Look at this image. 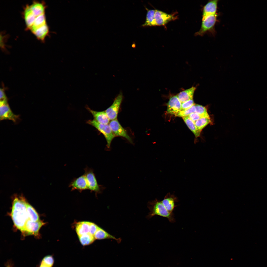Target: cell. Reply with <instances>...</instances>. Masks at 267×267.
I'll return each mask as SVG.
<instances>
[{
    "instance_id": "cell-13",
    "label": "cell",
    "mask_w": 267,
    "mask_h": 267,
    "mask_svg": "<svg viewBox=\"0 0 267 267\" xmlns=\"http://www.w3.org/2000/svg\"><path fill=\"white\" fill-rule=\"evenodd\" d=\"M219 0H209L204 6L202 9V17L218 14V4Z\"/></svg>"
},
{
    "instance_id": "cell-29",
    "label": "cell",
    "mask_w": 267,
    "mask_h": 267,
    "mask_svg": "<svg viewBox=\"0 0 267 267\" xmlns=\"http://www.w3.org/2000/svg\"><path fill=\"white\" fill-rule=\"evenodd\" d=\"M195 104L189 109L184 110L180 111L177 114L176 116L182 117L188 116L193 113L195 112L196 108Z\"/></svg>"
},
{
    "instance_id": "cell-17",
    "label": "cell",
    "mask_w": 267,
    "mask_h": 267,
    "mask_svg": "<svg viewBox=\"0 0 267 267\" xmlns=\"http://www.w3.org/2000/svg\"><path fill=\"white\" fill-rule=\"evenodd\" d=\"M196 88L192 87L190 88L182 91L177 95L181 103L193 99Z\"/></svg>"
},
{
    "instance_id": "cell-23",
    "label": "cell",
    "mask_w": 267,
    "mask_h": 267,
    "mask_svg": "<svg viewBox=\"0 0 267 267\" xmlns=\"http://www.w3.org/2000/svg\"><path fill=\"white\" fill-rule=\"evenodd\" d=\"M78 237L80 243L83 246L91 244L95 239L94 236L89 233L78 236Z\"/></svg>"
},
{
    "instance_id": "cell-1",
    "label": "cell",
    "mask_w": 267,
    "mask_h": 267,
    "mask_svg": "<svg viewBox=\"0 0 267 267\" xmlns=\"http://www.w3.org/2000/svg\"><path fill=\"white\" fill-rule=\"evenodd\" d=\"M27 202L22 196H15L12 204L11 216L14 225L22 232L28 219L26 208Z\"/></svg>"
},
{
    "instance_id": "cell-21",
    "label": "cell",
    "mask_w": 267,
    "mask_h": 267,
    "mask_svg": "<svg viewBox=\"0 0 267 267\" xmlns=\"http://www.w3.org/2000/svg\"><path fill=\"white\" fill-rule=\"evenodd\" d=\"M45 14L36 16L33 26L30 29L33 33L38 28L46 24Z\"/></svg>"
},
{
    "instance_id": "cell-11",
    "label": "cell",
    "mask_w": 267,
    "mask_h": 267,
    "mask_svg": "<svg viewBox=\"0 0 267 267\" xmlns=\"http://www.w3.org/2000/svg\"><path fill=\"white\" fill-rule=\"evenodd\" d=\"M69 187L71 188V191L77 190L79 192L89 189L87 179L84 174L73 179L70 183Z\"/></svg>"
},
{
    "instance_id": "cell-5",
    "label": "cell",
    "mask_w": 267,
    "mask_h": 267,
    "mask_svg": "<svg viewBox=\"0 0 267 267\" xmlns=\"http://www.w3.org/2000/svg\"><path fill=\"white\" fill-rule=\"evenodd\" d=\"M87 123L95 128L103 135L107 142V147L109 148L111 141L115 136L109 125L100 124L94 119L89 120L87 121Z\"/></svg>"
},
{
    "instance_id": "cell-19",
    "label": "cell",
    "mask_w": 267,
    "mask_h": 267,
    "mask_svg": "<svg viewBox=\"0 0 267 267\" xmlns=\"http://www.w3.org/2000/svg\"><path fill=\"white\" fill-rule=\"evenodd\" d=\"M94 236L95 239H113L117 241L118 243L120 242L121 241V239L116 238L99 227Z\"/></svg>"
},
{
    "instance_id": "cell-30",
    "label": "cell",
    "mask_w": 267,
    "mask_h": 267,
    "mask_svg": "<svg viewBox=\"0 0 267 267\" xmlns=\"http://www.w3.org/2000/svg\"><path fill=\"white\" fill-rule=\"evenodd\" d=\"M54 259L51 255H48L44 257L42 260L41 263L48 266L52 267L54 263Z\"/></svg>"
},
{
    "instance_id": "cell-28",
    "label": "cell",
    "mask_w": 267,
    "mask_h": 267,
    "mask_svg": "<svg viewBox=\"0 0 267 267\" xmlns=\"http://www.w3.org/2000/svg\"><path fill=\"white\" fill-rule=\"evenodd\" d=\"M195 106L196 108L195 112L200 115L203 117L210 118L206 109L205 107L198 104H195Z\"/></svg>"
},
{
    "instance_id": "cell-22",
    "label": "cell",
    "mask_w": 267,
    "mask_h": 267,
    "mask_svg": "<svg viewBox=\"0 0 267 267\" xmlns=\"http://www.w3.org/2000/svg\"><path fill=\"white\" fill-rule=\"evenodd\" d=\"M49 32V28L46 24L37 29L32 33L38 39L43 41Z\"/></svg>"
},
{
    "instance_id": "cell-16",
    "label": "cell",
    "mask_w": 267,
    "mask_h": 267,
    "mask_svg": "<svg viewBox=\"0 0 267 267\" xmlns=\"http://www.w3.org/2000/svg\"><path fill=\"white\" fill-rule=\"evenodd\" d=\"M23 16L26 26L30 29L33 25L36 16L32 12L29 5H26L24 8Z\"/></svg>"
},
{
    "instance_id": "cell-33",
    "label": "cell",
    "mask_w": 267,
    "mask_h": 267,
    "mask_svg": "<svg viewBox=\"0 0 267 267\" xmlns=\"http://www.w3.org/2000/svg\"><path fill=\"white\" fill-rule=\"evenodd\" d=\"M99 227L95 224L90 222L89 233L94 235Z\"/></svg>"
},
{
    "instance_id": "cell-15",
    "label": "cell",
    "mask_w": 267,
    "mask_h": 267,
    "mask_svg": "<svg viewBox=\"0 0 267 267\" xmlns=\"http://www.w3.org/2000/svg\"><path fill=\"white\" fill-rule=\"evenodd\" d=\"M88 110L93 115L94 120L101 124H108L110 120L105 111H96L88 108Z\"/></svg>"
},
{
    "instance_id": "cell-14",
    "label": "cell",
    "mask_w": 267,
    "mask_h": 267,
    "mask_svg": "<svg viewBox=\"0 0 267 267\" xmlns=\"http://www.w3.org/2000/svg\"><path fill=\"white\" fill-rule=\"evenodd\" d=\"M178 201L177 198L174 195L168 193L161 201L167 211L172 213L175 208L177 206L175 203Z\"/></svg>"
},
{
    "instance_id": "cell-12",
    "label": "cell",
    "mask_w": 267,
    "mask_h": 267,
    "mask_svg": "<svg viewBox=\"0 0 267 267\" xmlns=\"http://www.w3.org/2000/svg\"><path fill=\"white\" fill-rule=\"evenodd\" d=\"M181 103L177 95L173 96L169 99L167 104V112L168 113L176 116L181 110Z\"/></svg>"
},
{
    "instance_id": "cell-3",
    "label": "cell",
    "mask_w": 267,
    "mask_h": 267,
    "mask_svg": "<svg viewBox=\"0 0 267 267\" xmlns=\"http://www.w3.org/2000/svg\"><path fill=\"white\" fill-rule=\"evenodd\" d=\"M218 14L202 17L201 25L199 30L195 36H202L208 33L214 36L216 34L215 26L217 21Z\"/></svg>"
},
{
    "instance_id": "cell-25",
    "label": "cell",
    "mask_w": 267,
    "mask_h": 267,
    "mask_svg": "<svg viewBox=\"0 0 267 267\" xmlns=\"http://www.w3.org/2000/svg\"><path fill=\"white\" fill-rule=\"evenodd\" d=\"M155 10L148 9L146 14V20L143 26H155L154 18Z\"/></svg>"
},
{
    "instance_id": "cell-7",
    "label": "cell",
    "mask_w": 267,
    "mask_h": 267,
    "mask_svg": "<svg viewBox=\"0 0 267 267\" xmlns=\"http://www.w3.org/2000/svg\"><path fill=\"white\" fill-rule=\"evenodd\" d=\"M123 96L120 92L115 98L112 104L105 111L110 120L117 119L119 109L122 102Z\"/></svg>"
},
{
    "instance_id": "cell-35",
    "label": "cell",
    "mask_w": 267,
    "mask_h": 267,
    "mask_svg": "<svg viewBox=\"0 0 267 267\" xmlns=\"http://www.w3.org/2000/svg\"><path fill=\"white\" fill-rule=\"evenodd\" d=\"M40 267H51L41 263Z\"/></svg>"
},
{
    "instance_id": "cell-2",
    "label": "cell",
    "mask_w": 267,
    "mask_h": 267,
    "mask_svg": "<svg viewBox=\"0 0 267 267\" xmlns=\"http://www.w3.org/2000/svg\"><path fill=\"white\" fill-rule=\"evenodd\" d=\"M147 207L150 212L147 216V218L149 219L155 215H158L167 218L171 223L175 222L174 213L169 212L161 201L156 199L149 201L147 204Z\"/></svg>"
},
{
    "instance_id": "cell-31",
    "label": "cell",
    "mask_w": 267,
    "mask_h": 267,
    "mask_svg": "<svg viewBox=\"0 0 267 267\" xmlns=\"http://www.w3.org/2000/svg\"><path fill=\"white\" fill-rule=\"evenodd\" d=\"M194 103L193 99L181 103V111L184 110L191 107Z\"/></svg>"
},
{
    "instance_id": "cell-34",
    "label": "cell",
    "mask_w": 267,
    "mask_h": 267,
    "mask_svg": "<svg viewBox=\"0 0 267 267\" xmlns=\"http://www.w3.org/2000/svg\"><path fill=\"white\" fill-rule=\"evenodd\" d=\"M0 102L7 101V99L4 92V89H0Z\"/></svg>"
},
{
    "instance_id": "cell-24",
    "label": "cell",
    "mask_w": 267,
    "mask_h": 267,
    "mask_svg": "<svg viewBox=\"0 0 267 267\" xmlns=\"http://www.w3.org/2000/svg\"><path fill=\"white\" fill-rule=\"evenodd\" d=\"M182 118L188 127L194 133L196 137H197L199 136L201 132L197 129L194 122L188 116Z\"/></svg>"
},
{
    "instance_id": "cell-32",
    "label": "cell",
    "mask_w": 267,
    "mask_h": 267,
    "mask_svg": "<svg viewBox=\"0 0 267 267\" xmlns=\"http://www.w3.org/2000/svg\"><path fill=\"white\" fill-rule=\"evenodd\" d=\"M188 116L192 121L195 122L197 120L203 117L196 112L193 113Z\"/></svg>"
},
{
    "instance_id": "cell-10",
    "label": "cell",
    "mask_w": 267,
    "mask_h": 267,
    "mask_svg": "<svg viewBox=\"0 0 267 267\" xmlns=\"http://www.w3.org/2000/svg\"><path fill=\"white\" fill-rule=\"evenodd\" d=\"M115 136H120L126 138L129 141L133 143L132 140L125 129L121 126L116 119L111 120L109 124Z\"/></svg>"
},
{
    "instance_id": "cell-6",
    "label": "cell",
    "mask_w": 267,
    "mask_h": 267,
    "mask_svg": "<svg viewBox=\"0 0 267 267\" xmlns=\"http://www.w3.org/2000/svg\"><path fill=\"white\" fill-rule=\"evenodd\" d=\"M45 224L40 220L37 221H33L28 219L22 232L24 236L33 235L38 236H39V232L40 228Z\"/></svg>"
},
{
    "instance_id": "cell-20",
    "label": "cell",
    "mask_w": 267,
    "mask_h": 267,
    "mask_svg": "<svg viewBox=\"0 0 267 267\" xmlns=\"http://www.w3.org/2000/svg\"><path fill=\"white\" fill-rule=\"evenodd\" d=\"M90 223L88 222H81L77 224L75 229L78 236L89 233Z\"/></svg>"
},
{
    "instance_id": "cell-26",
    "label": "cell",
    "mask_w": 267,
    "mask_h": 267,
    "mask_svg": "<svg viewBox=\"0 0 267 267\" xmlns=\"http://www.w3.org/2000/svg\"><path fill=\"white\" fill-rule=\"evenodd\" d=\"M26 208L28 219L33 221L40 220L39 216L34 208L28 202L26 204Z\"/></svg>"
},
{
    "instance_id": "cell-18",
    "label": "cell",
    "mask_w": 267,
    "mask_h": 267,
    "mask_svg": "<svg viewBox=\"0 0 267 267\" xmlns=\"http://www.w3.org/2000/svg\"><path fill=\"white\" fill-rule=\"evenodd\" d=\"M29 6L36 16L45 14V6L43 2L35 1Z\"/></svg>"
},
{
    "instance_id": "cell-8",
    "label": "cell",
    "mask_w": 267,
    "mask_h": 267,
    "mask_svg": "<svg viewBox=\"0 0 267 267\" xmlns=\"http://www.w3.org/2000/svg\"><path fill=\"white\" fill-rule=\"evenodd\" d=\"M177 16L174 14H169L158 10H155V26H164L169 22L176 20Z\"/></svg>"
},
{
    "instance_id": "cell-4",
    "label": "cell",
    "mask_w": 267,
    "mask_h": 267,
    "mask_svg": "<svg viewBox=\"0 0 267 267\" xmlns=\"http://www.w3.org/2000/svg\"><path fill=\"white\" fill-rule=\"evenodd\" d=\"M84 170L89 190L96 194L101 193L105 188L98 184L93 169L87 166Z\"/></svg>"
},
{
    "instance_id": "cell-27",
    "label": "cell",
    "mask_w": 267,
    "mask_h": 267,
    "mask_svg": "<svg viewBox=\"0 0 267 267\" xmlns=\"http://www.w3.org/2000/svg\"><path fill=\"white\" fill-rule=\"evenodd\" d=\"M211 122L210 118L203 117L197 120L194 123L197 129L201 132L204 128Z\"/></svg>"
},
{
    "instance_id": "cell-9",
    "label": "cell",
    "mask_w": 267,
    "mask_h": 267,
    "mask_svg": "<svg viewBox=\"0 0 267 267\" xmlns=\"http://www.w3.org/2000/svg\"><path fill=\"white\" fill-rule=\"evenodd\" d=\"M19 116L14 114L11 110L8 101L0 102V120H9L16 122L19 118Z\"/></svg>"
}]
</instances>
